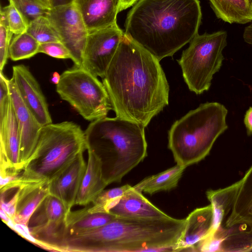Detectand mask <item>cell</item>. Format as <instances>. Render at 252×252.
Instances as JSON below:
<instances>
[{"instance_id":"1","label":"cell","mask_w":252,"mask_h":252,"mask_svg":"<svg viewBox=\"0 0 252 252\" xmlns=\"http://www.w3.org/2000/svg\"><path fill=\"white\" fill-rule=\"evenodd\" d=\"M159 61L125 33L102 78L117 117L145 127L168 105L169 86Z\"/></svg>"},{"instance_id":"2","label":"cell","mask_w":252,"mask_h":252,"mask_svg":"<svg viewBox=\"0 0 252 252\" xmlns=\"http://www.w3.org/2000/svg\"><path fill=\"white\" fill-rule=\"evenodd\" d=\"M201 18L199 0H139L127 15L125 33L160 61L198 34Z\"/></svg>"},{"instance_id":"3","label":"cell","mask_w":252,"mask_h":252,"mask_svg":"<svg viewBox=\"0 0 252 252\" xmlns=\"http://www.w3.org/2000/svg\"><path fill=\"white\" fill-rule=\"evenodd\" d=\"M186 220L116 217L101 227L65 235L64 252H174Z\"/></svg>"},{"instance_id":"4","label":"cell","mask_w":252,"mask_h":252,"mask_svg":"<svg viewBox=\"0 0 252 252\" xmlns=\"http://www.w3.org/2000/svg\"><path fill=\"white\" fill-rule=\"evenodd\" d=\"M144 128L131 121L106 116L92 121L86 129L87 150L101 159L107 185L120 182L147 156Z\"/></svg>"},{"instance_id":"5","label":"cell","mask_w":252,"mask_h":252,"mask_svg":"<svg viewBox=\"0 0 252 252\" xmlns=\"http://www.w3.org/2000/svg\"><path fill=\"white\" fill-rule=\"evenodd\" d=\"M227 113L223 104L206 102L176 121L168 131V147L176 164L186 168L203 159L228 128Z\"/></svg>"},{"instance_id":"6","label":"cell","mask_w":252,"mask_h":252,"mask_svg":"<svg viewBox=\"0 0 252 252\" xmlns=\"http://www.w3.org/2000/svg\"><path fill=\"white\" fill-rule=\"evenodd\" d=\"M87 150L85 131L73 122L42 126L35 147L21 173L27 181L54 180Z\"/></svg>"},{"instance_id":"7","label":"cell","mask_w":252,"mask_h":252,"mask_svg":"<svg viewBox=\"0 0 252 252\" xmlns=\"http://www.w3.org/2000/svg\"><path fill=\"white\" fill-rule=\"evenodd\" d=\"M227 35L223 31L198 34L183 51L177 61L190 91L200 94L210 89L213 76L224 59L222 51L227 45Z\"/></svg>"},{"instance_id":"8","label":"cell","mask_w":252,"mask_h":252,"mask_svg":"<svg viewBox=\"0 0 252 252\" xmlns=\"http://www.w3.org/2000/svg\"><path fill=\"white\" fill-rule=\"evenodd\" d=\"M56 92L89 121L105 117L113 110L103 83L81 67H74L63 71L56 85Z\"/></svg>"},{"instance_id":"9","label":"cell","mask_w":252,"mask_h":252,"mask_svg":"<svg viewBox=\"0 0 252 252\" xmlns=\"http://www.w3.org/2000/svg\"><path fill=\"white\" fill-rule=\"evenodd\" d=\"M67 214L59 199L50 194L47 196L34 211L28 224L35 244L47 250L60 252Z\"/></svg>"},{"instance_id":"10","label":"cell","mask_w":252,"mask_h":252,"mask_svg":"<svg viewBox=\"0 0 252 252\" xmlns=\"http://www.w3.org/2000/svg\"><path fill=\"white\" fill-rule=\"evenodd\" d=\"M124 34L117 24L89 32L81 67L103 78Z\"/></svg>"},{"instance_id":"11","label":"cell","mask_w":252,"mask_h":252,"mask_svg":"<svg viewBox=\"0 0 252 252\" xmlns=\"http://www.w3.org/2000/svg\"><path fill=\"white\" fill-rule=\"evenodd\" d=\"M47 17L69 51L74 67H81L88 31L76 6L72 3L51 8Z\"/></svg>"},{"instance_id":"12","label":"cell","mask_w":252,"mask_h":252,"mask_svg":"<svg viewBox=\"0 0 252 252\" xmlns=\"http://www.w3.org/2000/svg\"><path fill=\"white\" fill-rule=\"evenodd\" d=\"M8 84L18 125L19 166L23 171L35 147L42 126L25 104L12 78L8 79Z\"/></svg>"},{"instance_id":"13","label":"cell","mask_w":252,"mask_h":252,"mask_svg":"<svg viewBox=\"0 0 252 252\" xmlns=\"http://www.w3.org/2000/svg\"><path fill=\"white\" fill-rule=\"evenodd\" d=\"M26 105L42 126L52 123L46 98L29 68L19 64L12 67V77Z\"/></svg>"},{"instance_id":"14","label":"cell","mask_w":252,"mask_h":252,"mask_svg":"<svg viewBox=\"0 0 252 252\" xmlns=\"http://www.w3.org/2000/svg\"><path fill=\"white\" fill-rule=\"evenodd\" d=\"M20 143L17 120L10 97L5 118L0 125V176L22 173L19 166Z\"/></svg>"},{"instance_id":"15","label":"cell","mask_w":252,"mask_h":252,"mask_svg":"<svg viewBox=\"0 0 252 252\" xmlns=\"http://www.w3.org/2000/svg\"><path fill=\"white\" fill-rule=\"evenodd\" d=\"M83 153H81L63 173L48 184L50 194L63 203L67 213L75 205L86 171L87 163Z\"/></svg>"},{"instance_id":"16","label":"cell","mask_w":252,"mask_h":252,"mask_svg":"<svg viewBox=\"0 0 252 252\" xmlns=\"http://www.w3.org/2000/svg\"><path fill=\"white\" fill-rule=\"evenodd\" d=\"M185 220V227L174 252H195L197 244L210 233L213 223L211 205L194 209Z\"/></svg>"},{"instance_id":"17","label":"cell","mask_w":252,"mask_h":252,"mask_svg":"<svg viewBox=\"0 0 252 252\" xmlns=\"http://www.w3.org/2000/svg\"><path fill=\"white\" fill-rule=\"evenodd\" d=\"M120 0H73L88 32L117 24Z\"/></svg>"},{"instance_id":"18","label":"cell","mask_w":252,"mask_h":252,"mask_svg":"<svg viewBox=\"0 0 252 252\" xmlns=\"http://www.w3.org/2000/svg\"><path fill=\"white\" fill-rule=\"evenodd\" d=\"M109 212L117 217L138 219H157L169 217L133 187L122 196Z\"/></svg>"},{"instance_id":"19","label":"cell","mask_w":252,"mask_h":252,"mask_svg":"<svg viewBox=\"0 0 252 252\" xmlns=\"http://www.w3.org/2000/svg\"><path fill=\"white\" fill-rule=\"evenodd\" d=\"M49 183L46 181H27L22 180L18 188V198L14 224L28 227L29 220L41 202L50 194Z\"/></svg>"},{"instance_id":"20","label":"cell","mask_w":252,"mask_h":252,"mask_svg":"<svg viewBox=\"0 0 252 252\" xmlns=\"http://www.w3.org/2000/svg\"><path fill=\"white\" fill-rule=\"evenodd\" d=\"M87 151V167L75 202V205L85 206L93 203L108 186L103 177L101 159L91 149Z\"/></svg>"},{"instance_id":"21","label":"cell","mask_w":252,"mask_h":252,"mask_svg":"<svg viewBox=\"0 0 252 252\" xmlns=\"http://www.w3.org/2000/svg\"><path fill=\"white\" fill-rule=\"evenodd\" d=\"M241 223L252 225V166L241 179L235 201L225 226Z\"/></svg>"},{"instance_id":"22","label":"cell","mask_w":252,"mask_h":252,"mask_svg":"<svg viewBox=\"0 0 252 252\" xmlns=\"http://www.w3.org/2000/svg\"><path fill=\"white\" fill-rule=\"evenodd\" d=\"M241 179L224 188L216 190L209 189L206 196L210 202L213 212V223L211 232H215L222 223L224 219L233 208L240 186Z\"/></svg>"},{"instance_id":"23","label":"cell","mask_w":252,"mask_h":252,"mask_svg":"<svg viewBox=\"0 0 252 252\" xmlns=\"http://www.w3.org/2000/svg\"><path fill=\"white\" fill-rule=\"evenodd\" d=\"M214 232L220 240V252L252 250V225L241 223L224 227L221 225Z\"/></svg>"},{"instance_id":"24","label":"cell","mask_w":252,"mask_h":252,"mask_svg":"<svg viewBox=\"0 0 252 252\" xmlns=\"http://www.w3.org/2000/svg\"><path fill=\"white\" fill-rule=\"evenodd\" d=\"M116 217L110 212L89 213L88 205L79 210L71 211L66 216L64 236L67 234L101 227L110 222Z\"/></svg>"},{"instance_id":"25","label":"cell","mask_w":252,"mask_h":252,"mask_svg":"<svg viewBox=\"0 0 252 252\" xmlns=\"http://www.w3.org/2000/svg\"><path fill=\"white\" fill-rule=\"evenodd\" d=\"M217 17L230 24H246L252 21L250 0H209Z\"/></svg>"},{"instance_id":"26","label":"cell","mask_w":252,"mask_h":252,"mask_svg":"<svg viewBox=\"0 0 252 252\" xmlns=\"http://www.w3.org/2000/svg\"><path fill=\"white\" fill-rule=\"evenodd\" d=\"M186 168L176 164L164 171L144 178L133 187L141 192L150 194L171 190L177 186Z\"/></svg>"},{"instance_id":"27","label":"cell","mask_w":252,"mask_h":252,"mask_svg":"<svg viewBox=\"0 0 252 252\" xmlns=\"http://www.w3.org/2000/svg\"><path fill=\"white\" fill-rule=\"evenodd\" d=\"M39 45L27 32L15 35L9 46V57L13 61L30 59L39 53Z\"/></svg>"},{"instance_id":"28","label":"cell","mask_w":252,"mask_h":252,"mask_svg":"<svg viewBox=\"0 0 252 252\" xmlns=\"http://www.w3.org/2000/svg\"><path fill=\"white\" fill-rule=\"evenodd\" d=\"M131 188L132 186L126 184L109 189H104L92 205H88V211L91 213H109L119 202L122 196Z\"/></svg>"},{"instance_id":"29","label":"cell","mask_w":252,"mask_h":252,"mask_svg":"<svg viewBox=\"0 0 252 252\" xmlns=\"http://www.w3.org/2000/svg\"><path fill=\"white\" fill-rule=\"evenodd\" d=\"M27 32L40 44L60 41V37L47 17H39L28 26Z\"/></svg>"},{"instance_id":"30","label":"cell","mask_w":252,"mask_h":252,"mask_svg":"<svg viewBox=\"0 0 252 252\" xmlns=\"http://www.w3.org/2000/svg\"><path fill=\"white\" fill-rule=\"evenodd\" d=\"M8 0L22 15L28 25L39 17H47L50 9L36 0Z\"/></svg>"},{"instance_id":"31","label":"cell","mask_w":252,"mask_h":252,"mask_svg":"<svg viewBox=\"0 0 252 252\" xmlns=\"http://www.w3.org/2000/svg\"><path fill=\"white\" fill-rule=\"evenodd\" d=\"M0 16L3 17L9 30L15 35L27 32L28 25L17 8L11 3L1 7Z\"/></svg>"},{"instance_id":"32","label":"cell","mask_w":252,"mask_h":252,"mask_svg":"<svg viewBox=\"0 0 252 252\" xmlns=\"http://www.w3.org/2000/svg\"><path fill=\"white\" fill-rule=\"evenodd\" d=\"M13 33L8 29L4 19H0V70L2 71L9 57V48Z\"/></svg>"},{"instance_id":"33","label":"cell","mask_w":252,"mask_h":252,"mask_svg":"<svg viewBox=\"0 0 252 252\" xmlns=\"http://www.w3.org/2000/svg\"><path fill=\"white\" fill-rule=\"evenodd\" d=\"M38 53H44L57 59H70L71 60L72 58L68 49L60 41L40 44Z\"/></svg>"},{"instance_id":"34","label":"cell","mask_w":252,"mask_h":252,"mask_svg":"<svg viewBox=\"0 0 252 252\" xmlns=\"http://www.w3.org/2000/svg\"><path fill=\"white\" fill-rule=\"evenodd\" d=\"M10 98L8 79L0 72V125L6 117Z\"/></svg>"},{"instance_id":"35","label":"cell","mask_w":252,"mask_h":252,"mask_svg":"<svg viewBox=\"0 0 252 252\" xmlns=\"http://www.w3.org/2000/svg\"><path fill=\"white\" fill-rule=\"evenodd\" d=\"M18 198V191L17 189L12 197L8 200L6 201L0 199V209L4 211L12 220L16 213Z\"/></svg>"},{"instance_id":"36","label":"cell","mask_w":252,"mask_h":252,"mask_svg":"<svg viewBox=\"0 0 252 252\" xmlns=\"http://www.w3.org/2000/svg\"><path fill=\"white\" fill-rule=\"evenodd\" d=\"M247 135L250 136L252 134V107H250L246 111L244 119Z\"/></svg>"},{"instance_id":"37","label":"cell","mask_w":252,"mask_h":252,"mask_svg":"<svg viewBox=\"0 0 252 252\" xmlns=\"http://www.w3.org/2000/svg\"><path fill=\"white\" fill-rule=\"evenodd\" d=\"M243 38L246 43L252 45V24L244 29Z\"/></svg>"},{"instance_id":"38","label":"cell","mask_w":252,"mask_h":252,"mask_svg":"<svg viewBox=\"0 0 252 252\" xmlns=\"http://www.w3.org/2000/svg\"><path fill=\"white\" fill-rule=\"evenodd\" d=\"M139 0H120L119 10L120 12L133 6Z\"/></svg>"},{"instance_id":"39","label":"cell","mask_w":252,"mask_h":252,"mask_svg":"<svg viewBox=\"0 0 252 252\" xmlns=\"http://www.w3.org/2000/svg\"><path fill=\"white\" fill-rule=\"evenodd\" d=\"M51 7L65 5L73 3V0H50Z\"/></svg>"},{"instance_id":"40","label":"cell","mask_w":252,"mask_h":252,"mask_svg":"<svg viewBox=\"0 0 252 252\" xmlns=\"http://www.w3.org/2000/svg\"><path fill=\"white\" fill-rule=\"evenodd\" d=\"M0 215L2 220L7 224L12 220L8 215L1 209H0Z\"/></svg>"},{"instance_id":"41","label":"cell","mask_w":252,"mask_h":252,"mask_svg":"<svg viewBox=\"0 0 252 252\" xmlns=\"http://www.w3.org/2000/svg\"><path fill=\"white\" fill-rule=\"evenodd\" d=\"M61 75H60L57 72H54L51 81L55 84L57 85L59 82L60 80Z\"/></svg>"},{"instance_id":"42","label":"cell","mask_w":252,"mask_h":252,"mask_svg":"<svg viewBox=\"0 0 252 252\" xmlns=\"http://www.w3.org/2000/svg\"><path fill=\"white\" fill-rule=\"evenodd\" d=\"M46 7L51 8L50 0H36Z\"/></svg>"},{"instance_id":"43","label":"cell","mask_w":252,"mask_h":252,"mask_svg":"<svg viewBox=\"0 0 252 252\" xmlns=\"http://www.w3.org/2000/svg\"></svg>"}]
</instances>
